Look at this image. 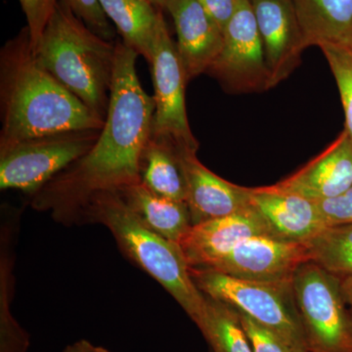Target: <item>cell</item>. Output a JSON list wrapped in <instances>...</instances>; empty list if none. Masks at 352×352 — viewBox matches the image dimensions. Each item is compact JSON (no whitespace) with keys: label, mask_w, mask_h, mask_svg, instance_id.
Returning <instances> with one entry per match:
<instances>
[{"label":"cell","mask_w":352,"mask_h":352,"mask_svg":"<svg viewBox=\"0 0 352 352\" xmlns=\"http://www.w3.org/2000/svg\"><path fill=\"white\" fill-rule=\"evenodd\" d=\"M319 48L330 65L339 88L346 115V127L352 139V53L337 43H323Z\"/></svg>","instance_id":"obj_23"},{"label":"cell","mask_w":352,"mask_h":352,"mask_svg":"<svg viewBox=\"0 0 352 352\" xmlns=\"http://www.w3.org/2000/svg\"><path fill=\"white\" fill-rule=\"evenodd\" d=\"M68 6L76 17L106 41H113L116 31L111 25L99 0H59Z\"/></svg>","instance_id":"obj_25"},{"label":"cell","mask_w":352,"mask_h":352,"mask_svg":"<svg viewBox=\"0 0 352 352\" xmlns=\"http://www.w3.org/2000/svg\"><path fill=\"white\" fill-rule=\"evenodd\" d=\"M140 182L157 195L186 203L182 149L166 139L150 135L139 163Z\"/></svg>","instance_id":"obj_18"},{"label":"cell","mask_w":352,"mask_h":352,"mask_svg":"<svg viewBox=\"0 0 352 352\" xmlns=\"http://www.w3.org/2000/svg\"><path fill=\"white\" fill-rule=\"evenodd\" d=\"M76 223L107 227L120 252L162 285L195 323L203 311L205 295L194 283L179 245L143 226L117 191L100 192L92 197Z\"/></svg>","instance_id":"obj_4"},{"label":"cell","mask_w":352,"mask_h":352,"mask_svg":"<svg viewBox=\"0 0 352 352\" xmlns=\"http://www.w3.org/2000/svg\"><path fill=\"white\" fill-rule=\"evenodd\" d=\"M305 243L310 263L339 278L352 275V223L325 227Z\"/></svg>","instance_id":"obj_22"},{"label":"cell","mask_w":352,"mask_h":352,"mask_svg":"<svg viewBox=\"0 0 352 352\" xmlns=\"http://www.w3.org/2000/svg\"><path fill=\"white\" fill-rule=\"evenodd\" d=\"M148 1L151 2L153 6H156L157 8L164 9L168 0H148Z\"/></svg>","instance_id":"obj_32"},{"label":"cell","mask_w":352,"mask_h":352,"mask_svg":"<svg viewBox=\"0 0 352 352\" xmlns=\"http://www.w3.org/2000/svg\"><path fill=\"white\" fill-rule=\"evenodd\" d=\"M104 347L95 346L89 340H80L74 344H69L63 352H105Z\"/></svg>","instance_id":"obj_29"},{"label":"cell","mask_w":352,"mask_h":352,"mask_svg":"<svg viewBox=\"0 0 352 352\" xmlns=\"http://www.w3.org/2000/svg\"><path fill=\"white\" fill-rule=\"evenodd\" d=\"M0 150L58 132L102 129L105 124L38 63L27 27L0 51Z\"/></svg>","instance_id":"obj_2"},{"label":"cell","mask_w":352,"mask_h":352,"mask_svg":"<svg viewBox=\"0 0 352 352\" xmlns=\"http://www.w3.org/2000/svg\"><path fill=\"white\" fill-rule=\"evenodd\" d=\"M340 291L344 296V302L347 307L352 305V275L349 276L340 278Z\"/></svg>","instance_id":"obj_30"},{"label":"cell","mask_w":352,"mask_h":352,"mask_svg":"<svg viewBox=\"0 0 352 352\" xmlns=\"http://www.w3.org/2000/svg\"><path fill=\"white\" fill-rule=\"evenodd\" d=\"M132 214L152 232L179 244L192 226L189 208L185 201L157 195L141 182L117 190Z\"/></svg>","instance_id":"obj_17"},{"label":"cell","mask_w":352,"mask_h":352,"mask_svg":"<svg viewBox=\"0 0 352 352\" xmlns=\"http://www.w3.org/2000/svg\"><path fill=\"white\" fill-rule=\"evenodd\" d=\"M212 352H252L237 311L205 295L203 311L195 322Z\"/></svg>","instance_id":"obj_21"},{"label":"cell","mask_w":352,"mask_h":352,"mask_svg":"<svg viewBox=\"0 0 352 352\" xmlns=\"http://www.w3.org/2000/svg\"><path fill=\"white\" fill-rule=\"evenodd\" d=\"M204 295L226 303L277 333L295 352H307L292 282L240 279L219 271L189 267Z\"/></svg>","instance_id":"obj_5"},{"label":"cell","mask_w":352,"mask_h":352,"mask_svg":"<svg viewBox=\"0 0 352 352\" xmlns=\"http://www.w3.org/2000/svg\"><path fill=\"white\" fill-rule=\"evenodd\" d=\"M263 41L270 87H276L300 63L307 48L293 0H251Z\"/></svg>","instance_id":"obj_11"},{"label":"cell","mask_w":352,"mask_h":352,"mask_svg":"<svg viewBox=\"0 0 352 352\" xmlns=\"http://www.w3.org/2000/svg\"><path fill=\"white\" fill-rule=\"evenodd\" d=\"M223 36L222 50L207 74L230 94L270 89V72L251 0H236Z\"/></svg>","instance_id":"obj_9"},{"label":"cell","mask_w":352,"mask_h":352,"mask_svg":"<svg viewBox=\"0 0 352 352\" xmlns=\"http://www.w3.org/2000/svg\"><path fill=\"white\" fill-rule=\"evenodd\" d=\"M101 129L58 132L28 139L0 150V189L29 196L85 156Z\"/></svg>","instance_id":"obj_7"},{"label":"cell","mask_w":352,"mask_h":352,"mask_svg":"<svg viewBox=\"0 0 352 352\" xmlns=\"http://www.w3.org/2000/svg\"><path fill=\"white\" fill-rule=\"evenodd\" d=\"M234 309L237 311L252 352H295L274 331L254 320L245 312L236 308Z\"/></svg>","instance_id":"obj_24"},{"label":"cell","mask_w":352,"mask_h":352,"mask_svg":"<svg viewBox=\"0 0 352 352\" xmlns=\"http://www.w3.org/2000/svg\"><path fill=\"white\" fill-rule=\"evenodd\" d=\"M315 201L326 226L352 223V186L339 196Z\"/></svg>","instance_id":"obj_27"},{"label":"cell","mask_w":352,"mask_h":352,"mask_svg":"<svg viewBox=\"0 0 352 352\" xmlns=\"http://www.w3.org/2000/svg\"><path fill=\"white\" fill-rule=\"evenodd\" d=\"M261 235L273 236L251 205L235 214L192 226L178 245L189 267H208L242 241Z\"/></svg>","instance_id":"obj_12"},{"label":"cell","mask_w":352,"mask_h":352,"mask_svg":"<svg viewBox=\"0 0 352 352\" xmlns=\"http://www.w3.org/2000/svg\"><path fill=\"white\" fill-rule=\"evenodd\" d=\"M251 191V205L274 237L305 243L327 227L315 201L272 191L266 186Z\"/></svg>","instance_id":"obj_16"},{"label":"cell","mask_w":352,"mask_h":352,"mask_svg":"<svg viewBox=\"0 0 352 352\" xmlns=\"http://www.w3.org/2000/svg\"><path fill=\"white\" fill-rule=\"evenodd\" d=\"M349 321H351V325L352 329V305H351V307H349Z\"/></svg>","instance_id":"obj_33"},{"label":"cell","mask_w":352,"mask_h":352,"mask_svg":"<svg viewBox=\"0 0 352 352\" xmlns=\"http://www.w3.org/2000/svg\"><path fill=\"white\" fill-rule=\"evenodd\" d=\"M105 352H110V351H108V349H106V351H105Z\"/></svg>","instance_id":"obj_34"},{"label":"cell","mask_w":352,"mask_h":352,"mask_svg":"<svg viewBox=\"0 0 352 352\" xmlns=\"http://www.w3.org/2000/svg\"><path fill=\"white\" fill-rule=\"evenodd\" d=\"M31 36L32 50L52 17L59 0H19Z\"/></svg>","instance_id":"obj_26"},{"label":"cell","mask_w":352,"mask_h":352,"mask_svg":"<svg viewBox=\"0 0 352 352\" xmlns=\"http://www.w3.org/2000/svg\"><path fill=\"white\" fill-rule=\"evenodd\" d=\"M293 289L307 352H352L349 307L340 278L308 261L296 270Z\"/></svg>","instance_id":"obj_6"},{"label":"cell","mask_w":352,"mask_h":352,"mask_svg":"<svg viewBox=\"0 0 352 352\" xmlns=\"http://www.w3.org/2000/svg\"><path fill=\"white\" fill-rule=\"evenodd\" d=\"M104 13L112 21L122 38L148 63L153 47L161 9L148 0H99Z\"/></svg>","instance_id":"obj_19"},{"label":"cell","mask_w":352,"mask_h":352,"mask_svg":"<svg viewBox=\"0 0 352 352\" xmlns=\"http://www.w3.org/2000/svg\"><path fill=\"white\" fill-rule=\"evenodd\" d=\"M307 48L338 43L352 28V0H293Z\"/></svg>","instance_id":"obj_20"},{"label":"cell","mask_w":352,"mask_h":352,"mask_svg":"<svg viewBox=\"0 0 352 352\" xmlns=\"http://www.w3.org/2000/svg\"><path fill=\"white\" fill-rule=\"evenodd\" d=\"M138 56L117 41L110 103L99 138L85 156L30 196L34 210L72 226L96 194L140 182L139 163L151 135L155 101L139 80Z\"/></svg>","instance_id":"obj_1"},{"label":"cell","mask_w":352,"mask_h":352,"mask_svg":"<svg viewBox=\"0 0 352 352\" xmlns=\"http://www.w3.org/2000/svg\"><path fill=\"white\" fill-rule=\"evenodd\" d=\"M164 9L175 24L187 80L207 74L223 46V32L200 0H168Z\"/></svg>","instance_id":"obj_13"},{"label":"cell","mask_w":352,"mask_h":352,"mask_svg":"<svg viewBox=\"0 0 352 352\" xmlns=\"http://www.w3.org/2000/svg\"><path fill=\"white\" fill-rule=\"evenodd\" d=\"M32 50L48 73L92 112L106 120L117 43L95 34L68 6L59 1Z\"/></svg>","instance_id":"obj_3"},{"label":"cell","mask_w":352,"mask_h":352,"mask_svg":"<svg viewBox=\"0 0 352 352\" xmlns=\"http://www.w3.org/2000/svg\"><path fill=\"white\" fill-rule=\"evenodd\" d=\"M182 162L192 226L235 214L251 206V188L219 177L199 161L197 153L182 151Z\"/></svg>","instance_id":"obj_15"},{"label":"cell","mask_w":352,"mask_h":352,"mask_svg":"<svg viewBox=\"0 0 352 352\" xmlns=\"http://www.w3.org/2000/svg\"><path fill=\"white\" fill-rule=\"evenodd\" d=\"M309 261L305 243L261 235L248 238L208 267L240 279L292 282L296 270Z\"/></svg>","instance_id":"obj_10"},{"label":"cell","mask_w":352,"mask_h":352,"mask_svg":"<svg viewBox=\"0 0 352 352\" xmlns=\"http://www.w3.org/2000/svg\"><path fill=\"white\" fill-rule=\"evenodd\" d=\"M337 44H340L342 47L346 48V50L352 53V28L342 36V38Z\"/></svg>","instance_id":"obj_31"},{"label":"cell","mask_w":352,"mask_h":352,"mask_svg":"<svg viewBox=\"0 0 352 352\" xmlns=\"http://www.w3.org/2000/svg\"><path fill=\"white\" fill-rule=\"evenodd\" d=\"M352 186V139L346 129L320 155L276 184L272 191L311 201L326 200Z\"/></svg>","instance_id":"obj_14"},{"label":"cell","mask_w":352,"mask_h":352,"mask_svg":"<svg viewBox=\"0 0 352 352\" xmlns=\"http://www.w3.org/2000/svg\"><path fill=\"white\" fill-rule=\"evenodd\" d=\"M149 64L155 101L151 134L170 140L179 149L197 153L199 142L190 129L185 102L188 80L162 11Z\"/></svg>","instance_id":"obj_8"},{"label":"cell","mask_w":352,"mask_h":352,"mask_svg":"<svg viewBox=\"0 0 352 352\" xmlns=\"http://www.w3.org/2000/svg\"><path fill=\"white\" fill-rule=\"evenodd\" d=\"M200 1L224 34V30L235 10L236 0H200Z\"/></svg>","instance_id":"obj_28"}]
</instances>
